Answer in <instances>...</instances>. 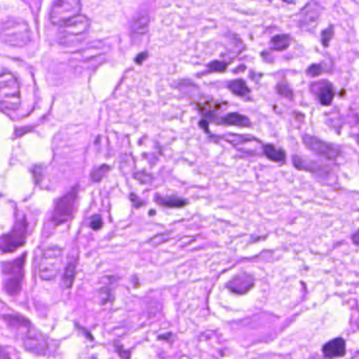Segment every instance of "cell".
Masks as SVG:
<instances>
[{
    "instance_id": "6da1fadb",
    "label": "cell",
    "mask_w": 359,
    "mask_h": 359,
    "mask_svg": "<svg viewBox=\"0 0 359 359\" xmlns=\"http://www.w3.org/2000/svg\"><path fill=\"white\" fill-rule=\"evenodd\" d=\"M90 27L91 20L87 16L79 15L73 18L59 27L57 34L58 44L64 48H73L80 45L87 38Z\"/></svg>"
},
{
    "instance_id": "7a4b0ae2",
    "label": "cell",
    "mask_w": 359,
    "mask_h": 359,
    "mask_svg": "<svg viewBox=\"0 0 359 359\" xmlns=\"http://www.w3.org/2000/svg\"><path fill=\"white\" fill-rule=\"evenodd\" d=\"M2 42L13 48H24L32 40V31L23 19L8 18L2 24Z\"/></svg>"
},
{
    "instance_id": "3957f363",
    "label": "cell",
    "mask_w": 359,
    "mask_h": 359,
    "mask_svg": "<svg viewBox=\"0 0 359 359\" xmlns=\"http://www.w3.org/2000/svg\"><path fill=\"white\" fill-rule=\"evenodd\" d=\"M22 105L20 85L16 76L4 70L0 76V106L4 111L14 112Z\"/></svg>"
},
{
    "instance_id": "277c9868",
    "label": "cell",
    "mask_w": 359,
    "mask_h": 359,
    "mask_svg": "<svg viewBox=\"0 0 359 359\" xmlns=\"http://www.w3.org/2000/svg\"><path fill=\"white\" fill-rule=\"evenodd\" d=\"M107 52L108 48L99 42L88 45L71 55L70 67L75 71L91 69L106 57Z\"/></svg>"
},
{
    "instance_id": "5b68a950",
    "label": "cell",
    "mask_w": 359,
    "mask_h": 359,
    "mask_svg": "<svg viewBox=\"0 0 359 359\" xmlns=\"http://www.w3.org/2000/svg\"><path fill=\"white\" fill-rule=\"evenodd\" d=\"M27 254L20 256L18 259H15L11 262L4 263V274L7 277L5 286L6 291L10 295H17L20 290H22V285L25 277V262H26Z\"/></svg>"
},
{
    "instance_id": "8992f818",
    "label": "cell",
    "mask_w": 359,
    "mask_h": 359,
    "mask_svg": "<svg viewBox=\"0 0 359 359\" xmlns=\"http://www.w3.org/2000/svg\"><path fill=\"white\" fill-rule=\"evenodd\" d=\"M81 3L77 0H58L51 8L50 20L54 26H64L80 15Z\"/></svg>"
},
{
    "instance_id": "52a82bcc",
    "label": "cell",
    "mask_w": 359,
    "mask_h": 359,
    "mask_svg": "<svg viewBox=\"0 0 359 359\" xmlns=\"http://www.w3.org/2000/svg\"><path fill=\"white\" fill-rule=\"evenodd\" d=\"M77 197H78V187H75L69 193L64 195L63 197L59 198V200L55 204L52 215V220L56 225L66 223L67 221L70 220L72 216H73L76 207Z\"/></svg>"
},
{
    "instance_id": "ba28073f",
    "label": "cell",
    "mask_w": 359,
    "mask_h": 359,
    "mask_svg": "<svg viewBox=\"0 0 359 359\" xmlns=\"http://www.w3.org/2000/svg\"><path fill=\"white\" fill-rule=\"evenodd\" d=\"M61 254L63 249L58 247H50L45 250L39 266V274L44 280H52L56 277L60 269Z\"/></svg>"
},
{
    "instance_id": "9c48e42d",
    "label": "cell",
    "mask_w": 359,
    "mask_h": 359,
    "mask_svg": "<svg viewBox=\"0 0 359 359\" xmlns=\"http://www.w3.org/2000/svg\"><path fill=\"white\" fill-rule=\"evenodd\" d=\"M303 143L305 147L311 150L316 155L320 156L327 160H335L338 156L340 155V151L337 147L331 143H327L320 138L312 136V135H304Z\"/></svg>"
},
{
    "instance_id": "30bf717a",
    "label": "cell",
    "mask_w": 359,
    "mask_h": 359,
    "mask_svg": "<svg viewBox=\"0 0 359 359\" xmlns=\"http://www.w3.org/2000/svg\"><path fill=\"white\" fill-rule=\"evenodd\" d=\"M27 230H28L27 221L25 219L18 221L15 224L14 229L3 237L4 253L13 252L19 247H22L27 238Z\"/></svg>"
},
{
    "instance_id": "8fae6325",
    "label": "cell",
    "mask_w": 359,
    "mask_h": 359,
    "mask_svg": "<svg viewBox=\"0 0 359 359\" xmlns=\"http://www.w3.org/2000/svg\"><path fill=\"white\" fill-rule=\"evenodd\" d=\"M23 342L24 346L28 351L38 355L45 354L48 350V342L45 336L40 332L33 329L32 326H30L26 331Z\"/></svg>"
},
{
    "instance_id": "7c38bea8",
    "label": "cell",
    "mask_w": 359,
    "mask_h": 359,
    "mask_svg": "<svg viewBox=\"0 0 359 359\" xmlns=\"http://www.w3.org/2000/svg\"><path fill=\"white\" fill-rule=\"evenodd\" d=\"M293 165L299 171H305L317 175L329 177L332 174V170L330 167L322 165L320 162L313 161L310 159H305L299 156H293Z\"/></svg>"
},
{
    "instance_id": "4fadbf2b",
    "label": "cell",
    "mask_w": 359,
    "mask_h": 359,
    "mask_svg": "<svg viewBox=\"0 0 359 359\" xmlns=\"http://www.w3.org/2000/svg\"><path fill=\"white\" fill-rule=\"evenodd\" d=\"M150 26V15L147 10H141L135 16L131 24V36L134 40H140L145 36Z\"/></svg>"
},
{
    "instance_id": "5bb4252c",
    "label": "cell",
    "mask_w": 359,
    "mask_h": 359,
    "mask_svg": "<svg viewBox=\"0 0 359 359\" xmlns=\"http://www.w3.org/2000/svg\"><path fill=\"white\" fill-rule=\"evenodd\" d=\"M227 286L233 293L244 294L254 286V278L251 274L241 273L236 275Z\"/></svg>"
},
{
    "instance_id": "9a60e30c",
    "label": "cell",
    "mask_w": 359,
    "mask_h": 359,
    "mask_svg": "<svg viewBox=\"0 0 359 359\" xmlns=\"http://www.w3.org/2000/svg\"><path fill=\"white\" fill-rule=\"evenodd\" d=\"M323 355L326 358L342 357L345 354V341L343 338H334L322 346Z\"/></svg>"
},
{
    "instance_id": "2e32d148",
    "label": "cell",
    "mask_w": 359,
    "mask_h": 359,
    "mask_svg": "<svg viewBox=\"0 0 359 359\" xmlns=\"http://www.w3.org/2000/svg\"><path fill=\"white\" fill-rule=\"evenodd\" d=\"M221 122L228 126H235L241 128H250L252 126L251 120L239 113H230V114L222 117Z\"/></svg>"
},
{
    "instance_id": "e0dca14e",
    "label": "cell",
    "mask_w": 359,
    "mask_h": 359,
    "mask_svg": "<svg viewBox=\"0 0 359 359\" xmlns=\"http://www.w3.org/2000/svg\"><path fill=\"white\" fill-rule=\"evenodd\" d=\"M335 96L334 87L330 83H325L317 91V97L322 106H330Z\"/></svg>"
},
{
    "instance_id": "ac0fdd59",
    "label": "cell",
    "mask_w": 359,
    "mask_h": 359,
    "mask_svg": "<svg viewBox=\"0 0 359 359\" xmlns=\"http://www.w3.org/2000/svg\"><path fill=\"white\" fill-rule=\"evenodd\" d=\"M262 151H263V154L265 155V157L268 159H270L274 162H278V163L285 162L286 154L282 149H277L273 145H264L262 147Z\"/></svg>"
},
{
    "instance_id": "d6986e66",
    "label": "cell",
    "mask_w": 359,
    "mask_h": 359,
    "mask_svg": "<svg viewBox=\"0 0 359 359\" xmlns=\"http://www.w3.org/2000/svg\"><path fill=\"white\" fill-rule=\"evenodd\" d=\"M291 44V37L289 35L281 34V35H276L274 36L271 42L270 47L272 50L277 51V52H280V51H284L290 47Z\"/></svg>"
},
{
    "instance_id": "ffe728a7",
    "label": "cell",
    "mask_w": 359,
    "mask_h": 359,
    "mask_svg": "<svg viewBox=\"0 0 359 359\" xmlns=\"http://www.w3.org/2000/svg\"><path fill=\"white\" fill-rule=\"evenodd\" d=\"M228 88L234 95L239 96V97L247 96L250 94V92H251V90L249 89L247 84H245L242 79H236V80L231 81Z\"/></svg>"
},
{
    "instance_id": "44dd1931",
    "label": "cell",
    "mask_w": 359,
    "mask_h": 359,
    "mask_svg": "<svg viewBox=\"0 0 359 359\" xmlns=\"http://www.w3.org/2000/svg\"><path fill=\"white\" fill-rule=\"evenodd\" d=\"M158 203L167 208H182L187 204V200L180 197L170 196V197H160L157 199Z\"/></svg>"
},
{
    "instance_id": "7402d4cb",
    "label": "cell",
    "mask_w": 359,
    "mask_h": 359,
    "mask_svg": "<svg viewBox=\"0 0 359 359\" xmlns=\"http://www.w3.org/2000/svg\"><path fill=\"white\" fill-rule=\"evenodd\" d=\"M76 262L72 261L68 264L66 272H65V276H64V280H65V284L66 288L70 289L72 285H73V282L75 280V276H76Z\"/></svg>"
},
{
    "instance_id": "603a6c76",
    "label": "cell",
    "mask_w": 359,
    "mask_h": 359,
    "mask_svg": "<svg viewBox=\"0 0 359 359\" xmlns=\"http://www.w3.org/2000/svg\"><path fill=\"white\" fill-rule=\"evenodd\" d=\"M110 171V167L107 165H102L99 167H96L91 173V179L94 182H99L102 178H104L108 172Z\"/></svg>"
},
{
    "instance_id": "cb8c5ba5",
    "label": "cell",
    "mask_w": 359,
    "mask_h": 359,
    "mask_svg": "<svg viewBox=\"0 0 359 359\" xmlns=\"http://www.w3.org/2000/svg\"><path fill=\"white\" fill-rule=\"evenodd\" d=\"M276 90H277V93H278V95H280L283 98L290 99V100H292L294 98L293 90L291 89V87L288 84L279 83L276 86Z\"/></svg>"
},
{
    "instance_id": "d4e9b609",
    "label": "cell",
    "mask_w": 359,
    "mask_h": 359,
    "mask_svg": "<svg viewBox=\"0 0 359 359\" xmlns=\"http://www.w3.org/2000/svg\"><path fill=\"white\" fill-rule=\"evenodd\" d=\"M333 36H334V26H330V27H327L325 30H323L321 33L322 46L325 48L329 47Z\"/></svg>"
},
{
    "instance_id": "484cf974",
    "label": "cell",
    "mask_w": 359,
    "mask_h": 359,
    "mask_svg": "<svg viewBox=\"0 0 359 359\" xmlns=\"http://www.w3.org/2000/svg\"><path fill=\"white\" fill-rule=\"evenodd\" d=\"M325 67L321 64H317V65H312L310 66L309 68H307L306 70V73L311 75L312 77H315V76H319L321 74H323L325 72Z\"/></svg>"
},
{
    "instance_id": "4316f807",
    "label": "cell",
    "mask_w": 359,
    "mask_h": 359,
    "mask_svg": "<svg viewBox=\"0 0 359 359\" xmlns=\"http://www.w3.org/2000/svg\"><path fill=\"white\" fill-rule=\"evenodd\" d=\"M314 11H315V10H307V12L302 17V20H301L300 24L301 25H312L315 22H317V19H318V16H319V14H318L317 12L314 13Z\"/></svg>"
},
{
    "instance_id": "83f0119b",
    "label": "cell",
    "mask_w": 359,
    "mask_h": 359,
    "mask_svg": "<svg viewBox=\"0 0 359 359\" xmlns=\"http://www.w3.org/2000/svg\"><path fill=\"white\" fill-rule=\"evenodd\" d=\"M225 69H227V64L222 63V61H214L209 66V70L211 72H223Z\"/></svg>"
},
{
    "instance_id": "f1b7e54d",
    "label": "cell",
    "mask_w": 359,
    "mask_h": 359,
    "mask_svg": "<svg viewBox=\"0 0 359 359\" xmlns=\"http://www.w3.org/2000/svg\"><path fill=\"white\" fill-rule=\"evenodd\" d=\"M90 227L93 230H99L102 227V218L99 216V215H95V216L92 217Z\"/></svg>"
},
{
    "instance_id": "f546056e",
    "label": "cell",
    "mask_w": 359,
    "mask_h": 359,
    "mask_svg": "<svg viewBox=\"0 0 359 359\" xmlns=\"http://www.w3.org/2000/svg\"><path fill=\"white\" fill-rule=\"evenodd\" d=\"M114 344H115V347H116V351H117V353L119 354V356H120L122 359H130V357H131V353H130L129 351L124 350V347H122V346L120 345V343L115 342Z\"/></svg>"
},
{
    "instance_id": "4dcf8cb0",
    "label": "cell",
    "mask_w": 359,
    "mask_h": 359,
    "mask_svg": "<svg viewBox=\"0 0 359 359\" xmlns=\"http://www.w3.org/2000/svg\"><path fill=\"white\" fill-rule=\"evenodd\" d=\"M352 239H353V242L355 243V244H357V245H359V230L353 235V237H352Z\"/></svg>"
},
{
    "instance_id": "1f68e13d",
    "label": "cell",
    "mask_w": 359,
    "mask_h": 359,
    "mask_svg": "<svg viewBox=\"0 0 359 359\" xmlns=\"http://www.w3.org/2000/svg\"><path fill=\"white\" fill-rule=\"evenodd\" d=\"M2 359H11V358H10V356L8 355V353L6 352L5 348H3V350H2Z\"/></svg>"
},
{
    "instance_id": "d6a6232c",
    "label": "cell",
    "mask_w": 359,
    "mask_h": 359,
    "mask_svg": "<svg viewBox=\"0 0 359 359\" xmlns=\"http://www.w3.org/2000/svg\"><path fill=\"white\" fill-rule=\"evenodd\" d=\"M146 56H147V53H145V54H143V53H141V54H140V55H139V56H138V57L136 58V61H137V63H138V64H140V63H141V61L143 60L142 58H145Z\"/></svg>"
}]
</instances>
